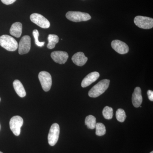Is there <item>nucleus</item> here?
<instances>
[{
    "label": "nucleus",
    "mask_w": 153,
    "mask_h": 153,
    "mask_svg": "<svg viewBox=\"0 0 153 153\" xmlns=\"http://www.w3.org/2000/svg\"><path fill=\"white\" fill-rule=\"evenodd\" d=\"M66 17L71 22H85L91 19V16L87 13L76 11H69L66 14Z\"/></svg>",
    "instance_id": "nucleus-3"
},
{
    "label": "nucleus",
    "mask_w": 153,
    "mask_h": 153,
    "mask_svg": "<svg viewBox=\"0 0 153 153\" xmlns=\"http://www.w3.org/2000/svg\"><path fill=\"white\" fill-rule=\"evenodd\" d=\"M0 153H3L2 152H0Z\"/></svg>",
    "instance_id": "nucleus-26"
},
{
    "label": "nucleus",
    "mask_w": 153,
    "mask_h": 153,
    "mask_svg": "<svg viewBox=\"0 0 153 153\" xmlns=\"http://www.w3.org/2000/svg\"><path fill=\"white\" fill-rule=\"evenodd\" d=\"M150 153H153V151H152V152H151Z\"/></svg>",
    "instance_id": "nucleus-25"
},
{
    "label": "nucleus",
    "mask_w": 153,
    "mask_h": 153,
    "mask_svg": "<svg viewBox=\"0 0 153 153\" xmlns=\"http://www.w3.org/2000/svg\"><path fill=\"white\" fill-rule=\"evenodd\" d=\"M22 32V25L20 22H16L13 24L10 29V34L16 38H20Z\"/></svg>",
    "instance_id": "nucleus-15"
},
{
    "label": "nucleus",
    "mask_w": 153,
    "mask_h": 153,
    "mask_svg": "<svg viewBox=\"0 0 153 153\" xmlns=\"http://www.w3.org/2000/svg\"><path fill=\"white\" fill-rule=\"evenodd\" d=\"M134 23L141 29H150L153 27V19L149 17L137 16L134 19Z\"/></svg>",
    "instance_id": "nucleus-5"
},
{
    "label": "nucleus",
    "mask_w": 153,
    "mask_h": 153,
    "mask_svg": "<svg viewBox=\"0 0 153 153\" xmlns=\"http://www.w3.org/2000/svg\"><path fill=\"white\" fill-rule=\"evenodd\" d=\"M0 101H1V98H0Z\"/></svg>",
    "instance_id": "nucleus-28"
},
{
    "label": "nucleus",
    "mask_w": 153,
    "mask_h": 153,
    "mask_svg": "<svg viewBox=\"0 0 153 153\" xmlns=\"http://www.w3.org/2000/svg\"><path fill=\"white\" fill-rule=\"evenodd\" d=\"M111 46L116 52L122 55L126 54L128 52V46L124 42L120 40L113 41L111 42Z\"/></svg>",
    "instance_id": "nucleus-10"
},
{
    "label": "nucleus",
    "mask_w": 153,
    "mask_h": 153,
    "mask_svg": "<svg viewBox=\"0 0 153 153\" xmlns=\"http://www.w3.org/2000/svg\"><path fill=\"white\" fill-rule=\"evenodd\" d=\"M51 57L55 62L60 64L66 63L68 57V53L64 51H57L51 53Z\"/></svg>",
    "instance_id": "nucleus-11"
},
{
    "label": "nucleus",
    "mask_w": 153,
    "mask_h": 153,
    "mask_svg": "<svg viewBox=\"0 0 153 153\" xmlns=\"http://www.w3.org/2000/svg\"><path fill=\"white\" fill-rule=\"evenodd\" d=\"M99 76V73L97 71L89 73L82 80L81 86L83 88H85L89 86L91 84L96 81Z\"/></svg>",
    "instance_id": "nucleus-12"
},
{
    "label": "nucleus",
    "mask_w": 153,
    "mask_h": 153,
    "mask_svg": "<svg viewBox=\"0 0 153 153\" xmlns=\"http://www.w3.org/2000/svg\"><path fill=\"white\" fill-rule=\"evenodd\" d=\"M30 20L40 27L47 29L50 27V22L43 16L38 13H33L30 16Z\"/></svg>",
    "instance_id": "nucleus-8"
},
{
    "label": "nucleus",
    "mask_w": 153,
    "mask_h": 153,
    "mask_svg": "<svg viewBox=\"0 0 153 153\" xmlns=\"http://www.w3.org/2000/svg\"><path fill=\"white\" fill-rule=\"evenodd\" d=\"M48 40L49 43L47 45V48L49 49H54L56 44L59 42V37L57 35L50 34L48 36Z\"/></svg>",
    "instance_id": "nucleus-17"
},
{
    "label": "nucleus",
    "mask_w": 153,
    "mask_h": 153,
    "mask_svg": "<svg viewBox=\"0 0 153 153\" xmlns=\"http://www.w3.org/2000/svg\"><path fill=\"white\" fill-rule=\"evenodd\" d=\"M85 125L90 129H94L95 128L96 125V119L93 115H90L85 118Z\"/></svg>",
    "instance_id": "nucleus-18"
},
{
    "label": "nucleus",
    "mask_w": 153,
    "mask_h": 153,
    "mask_svg": "<svg viewBox=\"0 0 153 153\" xmlns=\"http://www.w3.org/2000/svg\"><path fill=\"white\" fill-rule=\"evenodd\" d=\"M148 97L151 101H153V91L152 90H148L147 91Z\"/></svg>",
    "instance_id": "nucleus-24"
},
{
    "label": "nucleus",
    "mask_w": 153,
    "mask_h": 153,
    "mask_svg": "<svg viewBox=\"0 0 153 153\" xmlns=\"http://www.w3.org/2000/svg\"><path fill=\"white\" fill-rule=\"evenodd\" d=\"M13 85L14 89L18 95L21 97H25L26 95V92L22 82L18 79H16L14 81Z\"/></svg>",
    "instance_id": "nucleus-16"
},
{
    "label": "nucleus",
    "mask_w": 153,
    "mask_h": 153,
    "mask_svg": "<svg viewBox=\"0 0 153 153\" xmlns=\"http://www.w3.org/2000/svg\"><path fill=\"white\" fill-rule=\"evenodd\" d=\"M0 46L9 51H15L19 47L18 42L13 37L8 35L0 37Z\"/></svg>",
    "instance_id": "nucleus-2"
},
{
    "label": "nucleus",
    "mask_w": 153,
    "mask_h": 153,
    "mask_svg": "<svg viewBox=\"0 0 153 153\" xmlns=\"http://www.w3.org/2000/svg\"><path fill=\"white\" fill-rule=\"evenodd\" d=\"M96 134L98 136H102L106 133V128L104 124L102 123H96L95 126Z\"/></svg>",
    "instance_id": "nucleus-19"
},
{
    "label": "nucleus",
    "mask_w": 153,
    "mask_h": 153,
    "mask_svg": "<svg viewBox=\"0 0 153 153\" xmlns=\"http://www.w3.org/2000/svg\"><path fill=\"white\" fill-rule=\"evenodd\" d=\"M60 126L57 123L53 124L51 126L48 134V143L51 146H55L59 139Z\"/></svg>",
    "instance_id": "nucleus-7"
},
{
    "label": "nucleus",
    "mask_w": 153,
    "mask_h": 153,
    "mask_svg": "<svg viewBox=\"0 0 153 153\" xmlns=\"http://www.w3.org/2000/svg\"><path fill=\"white\" fill-rule=\"evenodd\" d=\"M142 101L141 89L139 87H136L132 97L133 105L135 107H139L142 103Z\"/></svg>",
    "instance_id": "nucleus-13"
},
{
    "label": "nucleus",
    "mask_w": 153,
    "mask_h": 153,
    "mask_svg": "<svg viewBox=\"0 0 153 153\" xmlns=\"http://www.w3.org/2000/svg\"><path fill=\"white\" fill-rule=\"evenodd\" d=\"M102 114L105 119H111L113 116V108L109 106H105L102 111Z\"/></svg>",
    "instance_id": "nucleus-20"
},
{
    "label": "nucleus",
    "mask_w": 153,
    "mask_h": 153,
    "mask_svg": "<svg viewBox=\"0 0 153 153\" xmlns=\"http://www.w3.org/2000/svg\"><path fill=\"white\" fill-rule=\"evenodd\" d=\"M71 60L73 63L79 66H82L85 65L88 60V58L85 56L84 53L82 52H78L75 53L72 56Z\"/></svg>",
    "instance_id": "nucleus-14"
},
{
    "label": "nucleus",
    "mask_w": 153,
    "mask_h": 153,
    "mask_svg": "<svg viewBox=\"0 0 153 153\" xmlns=\"http://www.w3.org/2000/svg\"><path fill=\"white\" fill-rule=\"evenodd\" d=\"M116 117L119 122L121 123L123 122L125 120L126 115V114L125 111L124 110L119 108L117 111L116 113Z\"/></svg>",
    "instance_id": "nucleus-21"
},
{
    "label": "nucleus",
    "mask_w": 153,
    "mask_h": 153,
    "mask_svg": "<svg viewBox=\"0 0 153 153\" xmlns=\"http://www.w3.org/2000/svg\"><path fill=\"white\" fill-rule=\"evenodd\" d=\"M24 123L23 118L19 116H15L11 119L10 122V128L13 133L18 136L21 133V128Z\"/></svg>",
    "instance_id": "nucleus-6"
},
{
    "label": "nucleus",
    "mask_w": 153,
    "mask_h": 153,
    "mask_svg": "<svg viewBox=\"0 0 153 153\" xmlns=\"http://www.w3.org/2000/svg\"><path fill=\"white\" fill-rule=\"evenodd\" d=\"M110 80L102 79L93 86L88 92V95L91 97H98L104 93L109 87Z\"/></svg>",
    "instance_id": "nucleus-1"
},
{
    "label": "nucleus",
    "mask_w": 153,
    "mask_h": 153,
    "mask_svg": "<svg viewBox=\"0 0 153 153\" xmlns=\"http://www.w3.org/2000/svg\"><path fill=\"white\" fill-rule=\"evenodd\" d=\"M38 78L43 90L45 91H49L52 85L51 74L47 71H42L38 74Z\"/></svg>",
    "instance_id": "nucleus-4"
},
{
    "label": "nucleus",
    "mask_w": 153,
    "mask_h": 153,
    "mask_svg": "<svg viewBox=\"0 0 153 153\" xmlns=\"http://www.w3.org/2000/svg\"><path fill=\"white\" fill-rule=\"evenodd\" d=\"M0 129H1V126H0Z\"/></svg>",
    "instance_id": "nucleus-27"
},
{
    "label": "nucleus",
    "mask_w": 153,
    "mask_h": 153,
    "mask_svg": "<svg viewBox=\"0 0 153 153\" xmlns=\"http://www.w3.org/2000/svg\"><path fill=\"white\" fill-rule=\"evenodd\" d=\"M16 0H1L3 4L6 5H10L15 2Z\"/></svg>",
    "instance_id": "nucleus-23"
},
{
    "label": "nucleus",
    "mask_w": 153,
    "mask_h": 153,
    "mask_svg": "<svg viewBox=\"0 0 153 153\" xmlns=\"http://www.w3.org/2000/svg\"><path fill=\"white\" fill-rule=\"evenodd\" d=\"M19 52L20 55L27 54L31 48V38L28 36H23L19 44Z\"/></svg>",
    "instance_id": "nucleus-9"
},
{
    "label": "nucleus",
    "mask_w": 153,
    "mask_h": 153,
    "mask_svg": "<svg viewBox=\"0 0 153 153\" xmlns=\"http://www.w3.org/2000/svg\"><path fill=\"white\" fill-rule=\"evenodd\" d=\"M33 34L35 39V43H36V45L39 47H43L44 46V44H45V42H41L39 41L38 37H39V34L38 30H33Z\"/></svg>",
    "instance_id": "nucleus-22"
}]
</instances>
